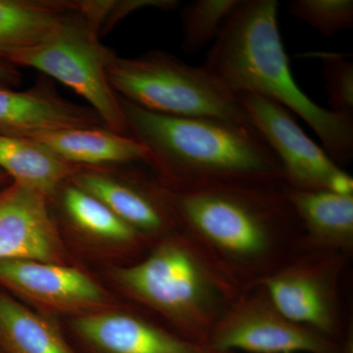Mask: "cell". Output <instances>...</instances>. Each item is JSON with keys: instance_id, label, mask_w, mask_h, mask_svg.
Wrapping results in <instances>:
<instances>
[{"instance_id": "21", "label": "cell", "mask_w": 353, "mask_h": 353, "mask_svg": "<svg viewBox=\"0 0 353 353\" xmlns=\"http://www.w3.org/2000/svg\"><path fill=\"white\" fill-rule=\"evenodd\" d=\"M241 0H196L183 9V48L196 53L219 36L223 25Z\"/></svg>"}, {"instance_id": "5", "label": "cell", "mask_w": 353, "mask_h": 353, "mask_svg": "<svg viewBox=\"0 0 353 353\" xmlns=\"http://www.w3.org/2000/svg\"><path fill=\"white\" fill-rule=\"evenodd\" d=\"M123 1H85L80 12L34 46L3 57L16 67H30L71 88L90 104L111 131L130 136L120 99L108 77L112 50L99 41L105 23L124 17Z\"/></svg>"}, {"instance_id": "14", "label": "cell", "mask_w": 353, "mask_h": 353, "mask_svg": "<svg viewBox=\"0 0 353 353\" xmlns=\"http://www.w3.org/2000/svg\"><path fill=\"white\" fill-rule=\"evenodd\" d=\"M2 260L83 266L65 245L51 212L50 199L13 182L0 190V261Z\"/></svg>"}, {"instance_id": "23", "label": "cell", "mask_w": 353, "mask_h": 353, "mask_svg": "<svg viewBox=\"0 0 353 353\" xmlns=\"http://www.w3.org/2000/svg\"><path fill=\"white\" fill-rule=\"evenodd\" d=\"M329 110L353 117V62L338 54L323 58Z\"/></svg>"}, {"instance_id": "1", "label": "cell", "mask_w": 353, "mask_h": 353, "mask_svg": "<svg viewBox=\"0 0 353 353\" xmlns=\"http://www.w3.org/2000/svg\"><path fill=\"white\" fill-rule=\"evenodd\" d=\"M160 185L179 233L236 290L259 285L303 252L283 183Z\"/></svg>"}, {"instance_id": "6", "label": "cell", "mask_w": 353, "mask_h": 353, "mask_svg": "<svg viewBox=\"0 0 353 353\" xmlns=\"http://www.w3.org/2000/svg\"><path fill=\"white\" fill-rule=\"evenodd\" d=\"M109 83L118 97L172 117H211L252 124L238 97L203 66L152 50L134 58L111 53ZM253 126V125H252Z\"/></svg>"}, {"instance_id": "25", "label": "cell", "mask_w": 353, "mask_h": 353, "mask_svg": "<svg viewBox=\"0 0 353 353\" xmlns=\"http://www.w3.org/2000/svg\"><path fill=\"white\" fill-rule=\"evenodd\" d=\"M338 353H353V334H348Z\"/></svg>"}, {"instance_id": "13", "label": "cell", "mask_w": 353, "mask_h": 353, "mask_svg": "<svg viewBox=\"0 0 353 353\" xmlns=\"http://www.w3.org/2000/svg\"><path fill=\"white\" fill-rule=\"evenodd\" d=\"M129 166L82 167L70 181L101 201L153 245L179 233L157 179Z\"/></svg>"}, {"instance_id": "8", "label": "cell", "mask_w": 353, "mask_h": 353, "mask_svg": "<svg viewBox=\"0 0 353 353\" xmlns=\"http://www.w3.org/2000/svg\"><path fill=\"white\" fill-rule=\"evenodd\" d=\"M51 212L65 245L90 270L138 261L153 243L92 194L65 182L50 199Z\"/></svg>"}, {"instance_id": "4", "label": "cell", "mask_w": 353, "mask_h": 353, "mask_svg": "<svg viewBox=\"0 0 353 353\" xmlns=\"http://www.w3.org/2000/svg\"><path fill=\"white\" fill-rule=\"evenodd\" d=\"M97 275L123 301L203 345H208L216 324L241 292L180 233L155 243L138 261L102 269Z\"/></svg>"}, {"instance_id": "15", "label": "cell", "mask_w": 353, "mask_h": 353, "mask_svg": "<svg viewBox=\"0 0 353 353\" xmlns=\"http://www.w3.org/2000/svg\"><path fill=\"white\" fill-rule=\"evenodd\" d=\"M99 127L106 126L94 109L66 101L48 83L23 92L0 85V134L31 139L46 132Z\"/></svg>"}, {"instance_id": "3", "label": "cell", "mask_w": 353, "mask_h": 353, "mask_svg": "<svg viewBox=\"0 0 353 353\" xmlns=\"http://www.w3.org/2000/svg\"><path fill=\"white\" fill-rule=\"evenodd\" d=\"M276 0H241L223 25L202 66L234 94L250 92L299 116L341 166L353 158V117L332 112L297 85L278 25Z\"/></svg>"}, {"instance_id": "27", "label": "cell", "mask_w": 353, "mask_h": 353, "mask_svg": "<svg viewBox=\"0 0 353 353\" xmlns=\"http://www.w3.org/2000/svg\"><path fill=\"white\" fill-rule=\"evenodd\" d=\"M0 353H2V352H0Z\"/></svg>"}, {"instance_id": "20", "label": "cell", "mask_w": 353, "mask_h": 353, "mask_svg": "<svg viewBox=\"0 0 353 353\" xmlns=\"http://www.w3.org/2000/svg\"><path fill=\"white\" fill-rule=\"evenodd\" d=\"M81 168L31 139L0 134V169L13 183L36 190L48 199Z\"/></svg>"}, {"instance_id": "10", "label": "cell", "mask_w": 353, "mask_h": 353, "mask_svg": "<svg viewBox=\"0 0 353 353\" xmlns=\"http://www.w3.org/2000/svg\"><path fill=\"white\" fill-rule=\"evenodd\" d=\"M341 343L285 317L260 285L234 297L208 340L216 350L236 353H338Z\"/></svg>"}, {"instance_id": "22", "label": "cell", "mask_w": 353, "mask_h": 353, "mask_svg": "<svg viewBox=\"0 0 353 353\" xmlns=\"http://www.w3.org/2000/svg\"><path fill=\"white\" fill-rule=\"evenodd\" d=\"M289 13L326 38L353 27L352 0H294Z\"/></svg>"}, {"instance_id": "26", "label": "cell", "mask_w": 353, "mask_h": 353, "mask_svg": "<svg viewBox=\"0 0 353 353\" xmlns=\"http://www.w3.org/2000/svg\"><path fill=\"white\" fill-rule=\"evenodd\" d=\"M12 183L11 179L9 178L8 175L0 169V190L6 189L7 185H10Z\"/></svg>"}, {"instance_id": "17", "label": "cell", "mask_w": 353, "mask_h": 353, "mask_svg": "<svg viewBox=\"0 0 353 353\" xmlns=\"http://www.w3.org/2000/svg\"><path fill=\"white\" fill-rule=\"evenodd\" d=\"M31 139L76 166L101 168L150 163V153L145 145L131 136L106 127L46 132Z\"/></svg>"}, {"instance_id": "7", "label": "cell", "mask_w": 353, "mask_h": 353, "mask_svg": "<svg viewBox=\"0 0 353 353\" xmlns=\"http://www.w3.org/2000/svg\"><path fill=\"white\" fill-rule=\"evenodd\" d=\"M350 259L340 252H303L259 285L285 317L341 343L352 324L341 309V280Z\"/></svg>"}, {"instance_id": "12", "label": "cell", "mask_w": 353, "mask_h": 353, "mask_svg": "<svg viewBox=\"0 0 353 353\" xmlns=\"http://www.w3.org/2000/svg\"><path fill=\"white\" fill-rule=\"evenodd\" d=\"M238 99L253 127L277 155L284 185L296 190H331L345 170L309 138L289 109L250 92L238 94Z\"/></svg>"}, {"instance_id": "16", "label": "cell", "mask_w": 353, "mask_h": 353, "mask_svg": "<svg viewBox=\"0 0 353 353\" xmlns=\"http://www.w3.org/2000/svg\"><path fill=\"white\" fill-rule=\"evenodd\" d=\"M284 190L303 230V252L352 256L353 196L328 190H296L285 185Z\"/></svg>"}, {"instance_id": "18", "label": "cell", "mask_w": 353, "mask_h": 353, "mask_svg": "<svg viewBox=\"0 0 353 353\" xmlns=\"http://www.w3.org/2000/svg\"><path fill=\"white\" fill-rule=\"evenodd\" d=\"M85 1L0 0V59L50 38Z\"/></svg>"}, {"instance_id": "11", "label": "cell", "mask_w": 353, "mask_h": 353, "mask_svg": "<svg viewBox=\"0 0 353 353\" xmlns=\"http://www.w3.org/2000/svg\"><path fill=\"white\" fill-rule=\"evenodd\" d=\"M59 322L77 353H236L188 340L123 299L114 307Z\"/></svg>"}, {"instance_id": "2", "label": "cell", "mask_w": 353, "mask_h": 353, "mask_svg": "<svg viewBox=\"0 0 353 353\" xmlns=\"http://www.w3.org/2000/svg\"><path fill=\"white\" fill-rule=\"evenodd\" d=\"M119 99L130 136L148 150V165L162 185L283 183L277 155L252 125L172 117Z\"/></svg>"}, {"instance_id": "9", "label": "cell", "mask_w": 353, "mask_h": 353, "mask_svg": "<svg viewBox=\"0 0 353 353\" xmlns=\"http://www.w3.org/2000/svg\"><path fill=\"white\" fill-rule=\"evenodd\" d=\"M0 289L58 321L105 310L122 301L97 273L54 262L2 260Z\"/></svg>"}, {"instance_id": "24", "label": "cell", "mask_w": 353, "mask_h": 353, "mask_svg": "<svg viewBox=\"0 0 353 353\" xmlns=\"http://www.w3.org/2000/svg\"><path fill=\"white\" fill-rule=\"evenodd\" d=\"M20 82L21 73L17 67L0 59V85L10 87L19 85Z\"/></svg>"}, {"instance_id": "19", "label": "cell", "mask_w": 353, "mask_h": 353, "mask_svg": "<svg viewBox=\"0 0 353 353\" xmlns=\"http://www.w3.org/2000/svg\"><path fill=\"white\" fill-rule=\"evenodd\" d=\"M0 352L77 353L60 322L0 289Z\"/></svg>"}]
</instances>
